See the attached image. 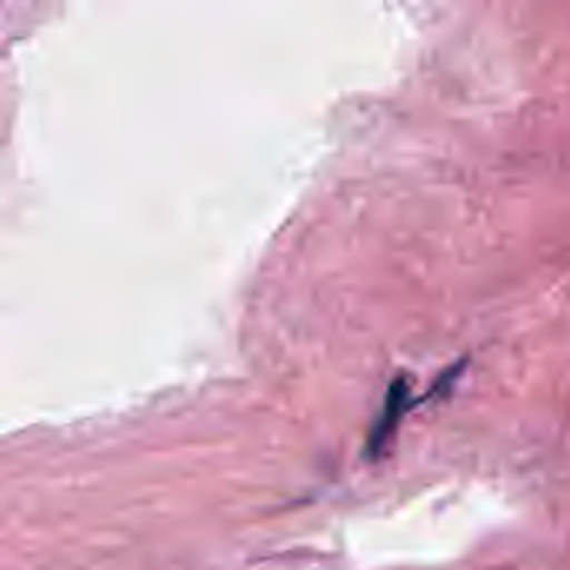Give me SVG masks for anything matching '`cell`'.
<instances>
[{
  "mask_svg": "<svg viewBox=\"0 0 570 570\" xmlns=\"http://www.w3.org/2000/svg\"><path fill=\"white\" fill-rule=\"evenodd\" d=\"M407 411H411V391H407V381L397 377V381L387 387L384 407H381V414H377V421H374V428H371V441H367V451H371V454H381V451H384V444L394 438V431H397V424L404 421Z\"/></svg>",
  "mask_w": 570,
  "mask_h": 570,
  "instance_id": "1",
  "label": "cell"
}]
</instances>
